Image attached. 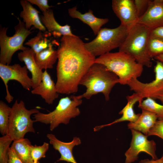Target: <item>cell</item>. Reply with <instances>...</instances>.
Instances as JSON below:
<instances>
[{
	"label": "cell",
	"mask_w": 163,
	"mask_h": 163,
	"mask_svg": "<svg viewBox=\"0 0 163 163\" xmlns=\"http://www.w3.org/2000/svg\"><path fill=\"white\" fill-rule=\"evenodd\" d=\"M56 86L59 94L76 93L82 78L95 62L96 57L86 48L78 37L62 36L57 50Z\"/></svg>",
	"instance_id": "1"
},
{
	"label": "cell",
	"mask_w": 163,
	"mask_h": 163,
	"mask_svg": "<svg viewBox=\"0 0 163 163\" xmlns=\"http://www.w3.org/2000/svg\"><path fill=\"white\" fill-rule=\"evenodd\" d=\"M119 83V78L104 65L95 62L81 80L79 85L85 86V91L78 96L79 99H90L99 93L104 95L106 101L110 99V94L114 86Z\"/></svg>",
	"instance_id": "2"
},
{
	"label": "cell",
	"mask_w": 163,
	"mask_h": 163,
	"mask_svg": "<svg viewBox=\"0 0 163 163\" xmlns=\"http://www.w3.org/2000/svg\"><path fill=\"white\" fill-rule=\"evenodd\" d=\"M95 62L101 64L119 78V83L128 85L133 79L141 75L143 66L130 55L119 51L109 52L96 58Z\"/></svg>",
	"instance_id": "3"
},
{
	"label": "cell",
	"mask_w": 163,
	"mask_h": 163,
	"mask_svg": "<svg viewBox=\"0 0 163 163\" xmlns=\"http://www.w3.org/2000/svg\"><path fill=\"white\" fill-rule=\"evenodd\" d=\"M151 30L137 23L129 31L126 38L119 47V51L130 55L139 64L148 68L152 65L147 50Z\"/></svg>",
	"instance_id": "4"
},
{
	"label": "cell",
	"mask_w": 163,
	"mask_h": 163,
	"mask_svg": "<svg viewBox=\"0 0 163 163\" xmlns=\"http://www.w3.org/2000/svg\"><path fill=\"white\" fill-rule=\"evenodd\" d=\"M82 102L78 96L72 95L62 98L53 111L47 113L39 112L34 114V122L50 124V129L53 131L59 124H67L70 120L78 116L80 110L78 106Z\"/></svg>",
	"instance_id": "5"
},
{
	"label": "cell",
	"mask_w": 163,
	"mask_h": 163,
	"mask_svg": "<svg viewBox=\"0 0 163 163\" xmlns=\"http://www.w3.org/2000/svg\"><path fill=\"white\" fill-rule=\"evenodd\" d=\"M128 32V30L120 24L114 28H101L95 38L89 42L85 43V46L95 56H99L119 48Z\"/></svg>",
	"instance_id": "6"
},
{
	"label": "cell",
	"mask_w": 163,
	"mask_h": 163,
	"mask_svg": "<svg viewBox=\"0 0 163 163\" xmlns=\"http://www.w3.org/2000/svg\"><path fill=\"white\" fill-rule=\"evenodd\" d=\"M39 112L36 108L28 110L23 101L16 100L11 107L7 135L14 140L24 138L27 133H35L34 121L30 117Z\"/></svg>",
	"instance_id": "7"
},
{
	"label": "cell",
	"mask_w": 163,
	"mask_h": 163,
	"mask_svg": "<svg viewBox=\"0 0 163 163\" xmlns=\"http://www.w3.org/2000/svg\"><path fill=\"white\" fill-rule=\"evenodd\" d=\"M19 22L14 27L15 33L12 36L7 34V27H0V64L9 65L14 53L18 50L23 51L27 47L23 43L27 37L32 32L27 29L24 22L18 18Z\"/></svg>",
	"instance_id": "8"
},
{
	"label": "cell",
	"mask_w": 163,
	"mask_h": 163,
	"mask_svg": "<svg viewBox=\"0 0 163 163\" xmlns=\"http://www.w3.org/2000/svg\"><path fill=\"white\" fill-rule=\"evenodd\" d=\"M155 79L149 83L133 79L128 85L131 91L138 94L143 100L150 97L154 100L163 95V63L157 60L154 68Z\"/></svg>",
	"instance_id": "9"
},
{
	"label": "cell",
	"mask_w": 163,
	"mask_h": 163,
	"mask_svg": "<svg viewBox=\"0 0 163 163\" xmlns=\"http://www.w3.org/2000/svg\"><path fill=\"white\" fill-rule=\"evenodd\" d=\"M28 72L25 66H22L18 64L12 65L0 64V77L5 87V99L8 103H10L14 99L8 88V84L9 81L14 80L18 82L24 89L28 91L32 88V79L28 75Z\"/></svg>",
	"instance_id": "10"
},
{
	"label": "cell",
	"mask_w": 163,
	"mask_h": 163,
	"mask_svg": "<svg viewBox=\"0 0 163 163\" xmlns=\"http://www.w3.org/2000/svg\"><path fill=\"white\" fill-rule=\"evenodd\" d=\"M132 139L129 148L125 153V163H132L137 160L139 154L145 152L150 155L152 160L158 159L155 154L156 143L153 140H149L147 136L141 132L131 129Z\"/></svg>",
	"instance_id": "11"
},
{
	"label": "cell",
	"mask_w": 163,
	"mask_h": 163,
	"mask_svg": "<svg viewBox=\"0 0 163 163\" xmlns=\"http://www.w3.org/2000/svg\"><path fill=\"white\" fill-rule=\"evenodd\" d=\"M112 9L119 19L120 24L129 31L136 24L139 19L136 10L134 0H113Z\"/></svg>",
	"instance_id": "12"
},
{
	"label": "cell",
	"mask_w": 163,
	"mask_h": 163,
	"mask_svg": "<svg viewBox=\"0 0 163 163\" xmlns=\"http://www.w3.org/2000/svg\"><path fill=\"white\" fill-rule=\"evenodd\" d=\"M138 23L151 30L163 26V0H151L147 10L139 18Z\"/></svg>",
	"instance_id": "13"
},
{
	"label": "cell",
	"mask_w": 163,
	"mask_h": 163,
	"mask_svg": "<svg viewBox=\"0 0 163 163\" xmlns=\"http://www.w3.org/2000/svg\"><path fill=\"white\" fill-rule=\"evenodd\" d=\"M46 136L53 148L61 155L57 161H65L71 163H78L73 155L72 150L75 146L81 144V141L79 138L75 137L71 142H64L58 139L52 134H48Z\"/></svg>",
	"instance_id": "14"
},
{
	"label": "cell",
	"mask_w": 163,
	"mask_h": 163,
	"mask_svg": "<svg viewBox=\"0 0 163 163\" xmlns=\"http://www.w3.org/2000/svg\"><path fill=\"white\" fill-rule=\"evenodd\" d=\"M33 94L41 96L48 104H52L59 96L56 86L46 70L43 72L42 80L38 85L31 91Z\"/></svg>",
	"instance_id": "15"
},
{
	"label": "cell",
	"mask_w": 163,
	"mask_h": 163,
	"mask_svg": "<svg viewBox=\"0 0 163 163\" xmlns=\"http://www.w3.org/2000/svg\"><path fill=\"white\" fill-rule=\"evenodd\" d=\"M126 98L127 101L126 104L119 112V114H122V116L109 123L96 126L94 128V131H97L104 127L110 126L118 123L124 121L133 122L138 119L140 113L136 114L133 110V107L136 102H138L139 104L143 100L138 94L136 93H134L131 95L127 96Z\"/></svg>",
	"instance_id": "16"
},
{
	"label": "cell",
	"mask_w": 163,
	"mask_h": 163,
	"mask_svg": "<svg viewBox=\"0 0 163 163\" xmlns=\"http://www.w3.org/2000/svg\"><path fill=\"white\" fill-rule=\"evenodd\" d=\"M41 22L48 31L55 37L62 36H75L71 31L70 27L68 24L62 26L56 20L52 10L50 9L46 12L43 13L40 16Z\"/></svg>",
	"instance_id": "17"
},
{
	"label": "cell",
	"mask_w": 163,
	"mask_h": 163,
	"mask_svg": "<svg viewBox=\"0 0 163 163\" xmlns=\"http://www.w3.org/2000/svg\"><path fill=\"white\" fill-rule=\"evenodd\" d=\"M34 55V52L29 47H27L18 54L19 60L24 63L28 70L31 74L33 89L37 86L41 82L43 73L37 65Z\"/></svg>",
	"instance_id": "18"
},
{
	"label": "cell",
	"mask_w": 163,
	"mask_h": 163,
	"mask_svg": "<svg viewBox=\"0 0 163 163\" xmlns=\"http://www.w3.org/2000/svg\"><path fill=\"white\" fill-rule=\"evenodd\" d=\"M20 2L23 10L21 12L20 16L23 19L26 28L29 30L33 26L40 31H46V29L42 24L39 16L40 12L27 0H21Z\"/></svg>",
	"instance_id": "19"
},
{
	"label": "cell",
	"mask_w": 163,
	"mask_h": 163,
	"mask_svg": "<svg viewBox=\"0 0 163 163\" xmlns=\"http://www.w3.org/2000/svg\"><path fill=\"white\" fill-rule=\"evenodd\" d=\"M68 11L71 17L78 19L88 25L95 35L97 34L102 26L109 21L107 18L96 17L93 14V11L91 9H89L87 12L82 14L77 10L76 6H75L69 8Z\"/></svg>",
	"instance_id": "20"
},
{
	"label": "cell",
	"mask_w": 163,
	"mask_h": 163,
	"mask_svg": "<svg viewBox=\"0 0 163 163\" xmlns=\"http://www.w3.org/2000/svg\"><path fill=\"white\" fill-rule=\"evenodd\" d=\"M156 115L148 111L142 110V113L134 122H130L127 125L129 129H134L147 136L148 134L157 120Z\"/></svg>",
	"instance_id": "21"
},
{
	"label": "cell",
	"mask_w": 163,
	"mask_h": 163,
	"mask_svg": "<svg viewBox=\"0 0 163 163\" xmlns=\"http://www.w3.org/2000/svg\"><path fill=\"white\" fill-rule=\"evenodd\" d=\"M34 59L38 67L41 70L52 69L58 59L57 50L53 49L51 44L48 48L35 55Z\"/></svg>",
	"instance_id": "22"
},
{
	"label": "cell",
	"mask_w": 163,
	"mask_h": 163,
	"mask_svg": "<svg viewBox=\"0 0 163 163\" xmlns=\"http://www.w3.org/2000/svg\"><path fill=\"white\" fill-rule=\"evenodd\" d=\"M32 145L28 139L24 138L14 140L10 147L14 150L23 163H33L30 154Z\"/></svg>",
	"instance_id": "23"
},
{
	"label": "cell",
	"mask_w": 163,
	"mask_h": 163,
	"mask_svg": "<svg viewBox=\"0 0 163 163\" xmlns=\"http://www.w3.org/2000/svg\"><path fill=\"white\" fill-rule=\"evenodd\" d=\"M44 35L42 31H39L36 36L25 43V45L31 47L30 49L34 52L35 55L48 48L51 45Z\"/></svg>",
	"instance_id": "24"
},
{
	"label": "cell",
	"mask_w": 163,
	"mask_h": 163,
	"mask_svg": "<svg viewBox=\"0 0 163 163\" xmlns=\"http://www.w3.org/2000/svg\"><path fill=\"white\" fill-rule=\"evenodd\" d=\"M138 107L155 114L158 120L163 119V104H160L150 97H147L139 104Z\"/></svg>",
	"instance_id": "25"
},
{
	"label": "cell",
	"mask_w": 163,
	"mask_h": 163,
	"mask_svg": "<svg viewBox=\"0 0 163 163\" xmlns=\"http://www.w3.org/2000/svg\"><path fill=\"white\" fill-rule=\"evenodd\" d=\"M11 107L3 101H0V132L3 136L7 135Z\"/></svg>",
	"instance_id": "26"
},
{
	"label": "cell",
	"mask_w": 163,
	"mask_h": 163,
	"mask_svg": "<svg viewBox=\"0 0 163 163\" xmlns=\"http://www.w3.org/2000/svg\"><path fill=\"white\" fill-rule=\"evenodd\" d=\"M148 54L152 59L163 54V40L150 36L147 46Z\"/></svg>",
	"instance_id": "27"
},
{
	"label": "cell",
	"mask_w": 163,
	"mask_h": 163,
	"mask_svg": "<svg viewBox=\"0 0 163 163\" xmlns=\"http://www.w3.org/2000/svg\"><path fill=\"white\" fill-rule=\"evenodd\" d=\"M14 140L7 135L0 138V163H8L10 145Z\"/></svg>",
	"instance_id": "28"
},
{
	"label": "cell",
	"mask_w": 163,
	"mask_h": 163,
	"mask_svg": "<svg viewBox=\"0 0 163 163\" xmlns=\"http://www.w3.org/2000/svg\"><path fill=\"white\" fill-rule=\"evenodd\" d=\"M49 147V144L46 142H44L41 145H32L31 148L30 154L33 161H39L42 158H45Z\"/></svg>",
	"instance_id": "29"
},
{
	"label": "cell",
	"mask_w": 163,
	"mask_h": 163,
	"mask_svg": "<svg viewBox=\"0 0 163 163\" xmlns=\"http://www.w3.org/2000/svg\"><path fill=\"white\" fill-rule=\"evenodd\" d=\"M151 0H134V3L139 18L146 12Z\"/></svg>",
	"instance_id": "30"
},
{
	"label": "cell",
	"mask_w": 163,
	"mask_h": 163,
	"mask_svg": "<svg viewBox=\"0 0 163 163\" xmlns=\"http://www.w3.org/2000/svg\"><path fill=\"white\" fill-rule=\"evenodd\" d=\"M151 135L157 136L163 139V119L157 120L150 129L147 136Z\"/></svg>",
	"instance_id": "31"
},
{
	"label": "cell",
	"mask_w": 163,
	"mask_h": 163,
	"mask_svg": "<svg viewBox=\"0 0 163 163\" xmlns=\"http://www.w3.org/2000/svg\"><path fill=\"white\" fill-rule=\"evenodd\" d=\"M31 4L36 5L39 8L40 10L44 13L52 7L48 4L47 0H27Z\"/></svg>",
	"instance_id": "32"
},
{
	"label": "cell",
	"mask_w": 163,
	"mask_h": 163,
	"mask_svg": "<svg viewBox=\"0 0 163 163\" xmlns=\"http://www.w3.org/2000/svg\"><path fill=\"white\" fill-rule=\"evenodd\" d=\"M9 159L8 163H23L14 150L10 147L8 151Z\"/></svg>",
	"instance_id": "33"
},
{
	"label": "cell",
	"mask_w": 163,
	"mask_h": 163,
	"mask_svg": "<svg viewBox=\"0 0 163 163\" xmlns=\"http://www.w3.org/2000/svg\"><path fill=\"white\" fill-rule=\"evenodd\" d=\"M150 36L158 37L163 40V26L151 30Z\"/></svg>",
	"instance_id": "34"
},
{
	"label": "cell",
	"mask_w": 163,
	"mask_h": 163,
	"mask_svg": "<svg viewBox=\"0 0 163 163\" xmlns=\"http://www.w3.org/2000/svg\"><path fill=\"white\" fill-rule=\"evenodd\" d=\"M139 163H163V155L159 159L150 160L147 159L142 160Z\"/></svg>",
	"instance_id": "35"
},
{
	"label": "cell",
	"mask_w": 163,
	"mask_h": 163,
	"mask_svg": "<svg viewBox=\"0 0 163 163\" xmlns=\"http://www.w3.org/2000/svg\"><path fill=\"white\" fill-rule=\"evenodd\" d=\"M154 58L157 60L163 63V54L157 56Z\"/></svg>",
	"instance_id": "36"
},
{
	"label": "cell",
	"mask_w": 163,
	"mask_h": 163,
	"mask_svg": "<svg viewBox=\"0 0 163 163\" xmlns=\"http://www.w3.org/2000/svg\"><path fill=\"white\" fill-rule=\"evenodd\" d=\"M157 99L159 100L163 104V95L159 97Z\"/></svg>",
	"instance_id": "37"
},
{
	"label": "cell",
	"mask_w": 163,
	"mask_h": 163,
	"mask_svg": "<svg viewBox=\"0 0 163 163\" xmlns=\"http://www.w3.org/2000/svg\"><path fill=\"white\" fill-rule=\"evenodd\" d=\"M33 163H40L39 161H34Z\"/></svg>",
	"instance_id": "38"
}]
</instances>
